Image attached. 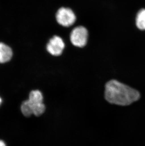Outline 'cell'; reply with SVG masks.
I'll list each match as a JSON object with an SVG mask.
<instances>
[{
    "label": "cell",
    "instance_id": "obj_8",
    "mask_svg": "<svg viewBox=\"0 0 145 146\" xmlns=\"http://www.w3.org/2000/svg\"><path fill=\"white\" fill-rule=\"evenodd\" d=\"M21 111L26 117H29L33 114L32 105L28 100L23 102L21 106Z\"/></svg>",
    "mask_w": 145,
    "mask_h": 146
},
{
    "label": "cell",
    "instance_id": "obj_2",
    "mask_svg": "<svg viewBox=\"0 0 145 146\" xmlns=\"http://www.w3.org/2000/svg\"><path fill=\"white\" fill-rule=\"evenodd\" d=\"M88 37L87 29L84 27H77L72 31L70 41L74 46L82 47L86 44Z\"/></svg>",
    "mask_w": 145,
    "mask_h": 146
},
{
    "label": "cell",
    "instance_id": "obj_5",
    "mask_svg": "<svg viewBox=\"0 0 145 146\" xmlns=\"http://www.w3.org/2000/svg\"><path fill=\"white\" fill-rule=\"evenodd\" d=\"M13 54V51L9 46L0 43V63H5L10 61Z\"/></svg>",
    "mask_w": 145,
    "mask_h": 146
},
{
    "label": "cell",
    "instance_id": "obj_3",
    "mask_svg": "<svg viewBox=\"0 0 145 146\" xmlns=\"http://www.w3.org/2000/svg\"><path fill=\"white\" fill-rule=\"evenodd\" d=\"M56 17L58 23L64 27L71 26L76 21V16L72 10L64 7L58 10Z\"/></svg>",
    "mask_w": 145,
    "mask_h": 146
},
{
    "label": "cell",
    "instance_id": "obj_1",
    "mask_svg": "<svg viewBox=\"0 0 145 146\" xmlns=\"http://www.w3.org/2000/svg\"><path fill=\"white\" fill-rule=\"evenodd\" d=\"M105 98L110 103L125 106L138 100L140 93L129 86L113 80L105 84Z\"/></svg>",
    "mask_w": 145,
    "mask_h": 146
},
{
    "label": "cell",
    "instance_id": "obj_4",
    "mask_svg": "<svg viewBox=\"0 0 145 146\" xmlns=\"http://www.w3.org/2000/svg\"><path fill=\"white\" fill-rule=\"evenodd\" d=\"M64 42L59 36H54L47 45V50L49 54L54 56L60 55L64 49Z\"/></svg>",
    "mask_w": 145,
    "mask_h": 146
},
{
    "label": "cell",
    "instance_id": "obj_11",
    "mask_svg": "<svg viewBox=\"0 0 145 146\" xmlns=\"http://www.w3.org/2000/svg\"><path fill=\"white\" fill-rule=\"evenodd\" d=\"M2 102H3V100H2V98H1V97H0V106H1V105Z\"/></svg>",
    "mask_w": 145,
    "mask_h": 146
},
{
    "label": "cell",
    "instance_id": "obj_9",
    "mask_svg": "<svg viewBox=\"0 0 145 146\" xmlns=\"http://www.w3.org/2000/svg\"><path fill=\"white\" fill-rule=\"evenodd\" d=\"M32 104V103H31ZM33 113L34 115L39 116L45 112L46 108L44 103L32 104Z\"/></svg>",
    "mask_w": 145,
    "mask_h": 146
},
{
    "label": "cell",
    "instance_id": "obj_6",
    "mask_svg": "<svg viewBox=\"0 0 145 146\" xmlns=\"http://www.w3.org/2000/svg\"><path fill=\"white\" fill-rule=\"evenodd\" d=\"M28 100L32 104L43 103L44 97L42 93L38 90H34L31 91L29 95Z\"/></svg>",
    "mask_w": 145,
    "mask_h": 146
},
{
    "label": "cell",
    "instance_id": "obj_10",
    "mask_svg": "<svg viewBox=\"0 0 145 146\" xmlns=\"http://www.w3.org/2000/svg\"><path fill=\"white\" fill-rule=\"evenodd\" d=\"M0 146H7V145L4 141L0 139Z\"/></svg>",
    "mask_w": 145,
    "mask_h": 146
},
{
    "label": "cell",
    "instance_id": "obj_7",
    "mask_svg": "<svg viewBox=\"0 0 145 146\" xmlns=\"http://www.w3.org/2000/svg\"><path fill=\"white\" fill-rule=\"evenodd\" d=\"M136 24L137 27L140 30H145V9L138 11L136 18Z\"/></svg>",
    "mask_w": 145,
    "mask_h": 146
}]
</instances>
